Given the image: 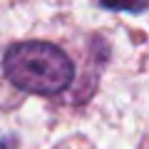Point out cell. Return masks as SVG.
Masks as SVG:
<instances>
[{
    "label": "cell",
    "instance_id": "cell-1",
    "mask_svg": "<svg viewBox=\"0 0 149 149\" xmlns=\"http://www.w3.org/2000/svg\"><path fill=\"white\" fill-rule=\"evenodd\" d=\"M3 72L13 87L30 95H57L70 87L74 77V65L52 42L27 40L15 42L5 50Z\"/></svg>",
    "mask_w": 149,
    "mask_h": 149
}]
</instances>
